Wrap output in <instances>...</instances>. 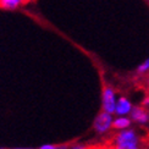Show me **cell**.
<instances>
[{
  "mask_svg": "<svg viewBox=\"0 0 149 149\" xmlns=\"http://www.w3.org/2000/svg\"><path fill=\"white\" fill-rule=\"evenodd\" d=\"M131 120L139 123V125H146L149 122V114L144 108L133 107L131 110Z\"/></svg>",
  "mask_w": 149,
  "mask_h": 149,
  "instance_id": "obj_5",
  "label": "cell"
},
{
  "mask_svg": "<svg viewBox=\"0 0 149 149\" xmlns=\"http://www.w3.org/2000/svg\"><path fill=\"white\" fill-rule=\"evenodd\" d=\"M70 149H87V147L84 144H73L70 147Z\"/></svg>",
  "mask_w": 149,
  "mask_h": 149,
  "instance_id": "obj_11",
  "label": "cell"
},
{
  "mask_svg": "<svg viewBox=\"0 0 149 149\" xmlns=\"http://www.w3.org/2000/svg\"><path fill=\"white\" fill-rule=\"evenodd\" d=\"M113 149H139V143H126V144H115Z\"/></svg>",
  "mask_w": 149,
  "mask_h": 149,
  "instance_id": "obj_8",
  "label": "cell"
},
{
  "mask_svg": "<svg viewBox=\"0 0 149 149\" xmlns=\"http://www.w3.org/2000/svg\"><path fill=\"white\" fill-rule=\"evenodd\" d=\"M132 108H133L132 103L126 97H120L117 98V102H116L115 114L117 116H127L128 114H131Z\"/></svg>",
  "mask_w": 149,
  "mask_h": 149,
  "instance_id": "obj_4",
  "label": "cell"
},
{
  "mask_svg": "<svg viewBox=\"0 0 149 149\" xmlns=\"http://www.w3.org/2000/svg\"><path fill=\"white\" fill-rule=\"evenodd\" d=\"M147 83H148V87H149V77H148V79H147Z\"/></svg>",
  "mask_w": 149,
  "mask_h": 149,
  "instance_id": "obj_14",
  "label": "cell"
},
{
  "mask_svg": "<svg viewBox=\"0 0 149 149\" xmlns=\"http://www.w3.org/2000/svg\"><path fill=\"white\" fill-rule=\"evenodd\" d=\"M28 1L29 0H0V9L15 10Z\"/></svg>",
  "mask_w": 149,
  "mask_h": 149,
  "instance_id": "obj_7",
  "label": "cell"
},
{
  "mask_svg": "<svg viewBox=\"0 0 149 149\" xmlns=\"http://www.w3.org/2000/svg\"><path fill=\"white\" fill-rule=\"evenodd\" d=\"M116 102H117V98L115 94V91L109 86H104L103 94H102V110L114 115Z\"/></svg>",
  "mask_w": 149,
  "mask_h": 149,
  "instance_id": "obj_2",
  "label": "cell"
},
{
  "mask_svg": "<svg viewBox=\"0 0 149 149\" xmlns=\"http://www.w3.org/2000/svg\"><path fill=\"white\" fill-rule=\"evenodd\" d=\"M143 107L144 108H149V97H146L143 99Z\"/></svg>",
  "mask_w": 149,
  "mask_h": 149,
  "instance_id": "obj_12",
  "label": "cell"
},
{
  "mask_svg": "<svg viewBox=\"0 0 149 149\" xmlns=\"http://www.w3.org/2000/svg\"><path fill=\"white\" fill-rule=\"evenodd\" d=\"M38 149H70L69 146H56V144H44Z\"/></svg>",
  "mask_w": 149,
  "mask_h": 149,
  "instance_id": "obj_10",
  "label": "cell"
},
{
  "mask_svg": "<svg viewBox=\"0 0 149 149\" xmlns=\"http://www.w3.org/2000/svg\"><path fill=\"white\" fill-rule=\"evenodd\" d=\"M131 123H132L131 117H127V116H117V117H114L113 128L114 130H117V131H121V130H126L128 127H131Z\"/></svg>",
  "mask_w": 149,
  "mask_h": 149,
  "instance_id": "obj_6",
  "label": "cell"
},
{
  "mask_svg": "<svg viewBox=\"0 0 149 149\" xmlns=\"http://www.w3.org/2000/svg\"><path fill=\"white\" fill-rule=\"evenodd\" d=\"M149 71V58L144 61V63H142L138 67H137V72L138 73H146V72H148Z\"/></svg>",
  "mask_w": 149,
  "mask_h": 149,
  "instance_id": "obj_9",
  "label": "cell"
},
{
  "mask_svg": "<svg viewBox=\"0 0 149 149\" xmlns=\"http://www.w3.org/2000/svg\"><path fill=\"white\" fill-rule=\"evenodd\" d=\"M15 149H32V148H15Z\"/></svg>",
  "mask_w": 149,
  "mask_h": 149,
  "instance_id": "obj_13",
  "label": "cell"
},
{
  "mask_svg": "<svg viewBox=\"0 0 149 149\" xmlns=\"http://www.w3.org/2000/svg\"><path fill=\"white\" fill-rule=\"evenodd\" d=\"M115 144H126V143H139V137L137 132L132 128H126L119 131L114 138Z\"/></svg>",
  "mask_w": 149,
  "mask_h": 149,
  "instance_id": "obj_3",
  "label": "cell"
},
{
  "mask_svg": "<svg viewBox=\"0 0 149 149\" xmlns=\"http://www.w3.org/2000/svg\"><path fill=\"white\" fill-rule=\"evenodd\" d=\"M113 121H114L113 114H109L107 111L102 110L95 116L94 121H93V130L98 134H105L113 128Z\"/></svg>",
  "mask_w": 149,
  "mask_h": 149,
  "instance_id": "obj_1",
  "label": "cell"
}]
</instances>
